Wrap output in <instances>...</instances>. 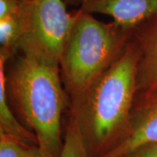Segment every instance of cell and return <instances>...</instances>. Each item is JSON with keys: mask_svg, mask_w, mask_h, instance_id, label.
<instances>
[{"mask_svg": "<svg viewBox=\"0 0 157 157\" xmlns=\"http://www.w3.org/2000/svg\"><path fill=\"white\" fill-rule=\"evenodd\" d=\"M22 0H0V19L21 11Z\"/></svg>", "mask_w": 157, "mask_h": 157, "instance_id": "12", "label": "cell"}, {"mask_svg": "<svg viewBox=\"0 0 157 157\" xmlns=\"http://www.w3.org/2000/svg\"><path fill=\"white\" fill-rule=\"evenodd\" d=\"M0 157H52L38 145H26L0 135Z\"/></svg>", "mask_w": 157, "mask_h": 157, "instance_id": "11", "label": "cell"}, {"mask_svg": "<svg viewBox=\"0 0 157 157\" xmlns=\"http://www.w3.org/2000/svg\"><path fill=\"white\" fill-rule=\"evenodd\" d=\"M64 1H65L66 3H67V2H69V3H72V4H73V3H74V4L80 3V5H81V4L84 2L85 0H64Z\"/></svg>", "mask_w": 157, "mask_h": 157, "instance_id": "14", "label": "cell"}, {"mask_svg": "<svg viewBox=\"0 0 157 157\" xmlns=\"http://www.w3.org/2000/svg\"><path fill=\"white\" fill-rule=\"evenodd\" d=\"M80 8L109 16L118 25L133 30L157 15V0H85Z\"/></svg>", "mask_w": 157, "mask_h": 157, "instance_id": "7", "label": "cell"}, {"mask_svg": "<svg viewBox=\"0 0 157 157\" xmlns=\"http://www.w3.org/2000/svg\"><path fill=\"white\" fill-rule=\"evenodd\" d=\"M6 63L0 58V135L26 145H38L33 132L25 128L11 110L6 87Z\"/></svg>", "mask_w": 157, "mask_h": 157, "instance_id": "8", "label": "cell"}, {"mask_svg": "<svg viewBox=\"0 0 157 157\" xmlns=\"http://www.w3.org/2000/svg\"><path fill=\"white\" fill-rule=\"evenodd\" d=\"M23 32V6L16 14L0 19V58L8 62L18 52Z\"/></svg>", "mask_w": 157, "mask_h": 157, "instance_id": "9", "label": "cell"}, {"mask_svg": "<svg viewBox=\"0 0 157 157\" xmlns=\"http://www.w3.org/2000/svg\"><path fill=\"white\" fill-rule=\"evenodd\" d=\"M154 142H157V90L136 94L126 134L100 157H126Z\"/></svg>", "mask_w": 157, "mask_h": 157, "instance_id": "5", "label": "cell"}, {"mask_svg": "<svg viewBox=\"0 0 157 157\" xmlns=\"http://www.w3.org/2000/svg\"><path fill=\"white\" fill-rule=\"evenodd\" d=\"M11 59V67L6 70V67L9 101L36 135L39 147L59 157L67 94L59 64L22 52Z\"/></svg>", "mask_w": 157, "mask_h": 157, "instance_id": "2", "label": "cell"}, {"mask_svg": "<svg viewBox=\"0 0 157 157\" xmlns=\"http://www.w3.org/2000/svg\"><path fill=\"white\" fill-rule=\"evenodd\" d=\"M133 30L105 23L79 8L62 51L59 69L70 106L78 101L121 56Z\"/></svg>", "mask_w": 157, "mask_h": 157, "instance_id": "3", "label": "cell"}, {"mask_svg": "<svg viewBox=\"0 0 157 157\" xmlns=\"http://www.w3.org/2000/svg\"><path fill=\"white\" fill-rule=\"evenodd\" d=\"M138 48L132 39L112 67L70 106L90 157H100L124 136L137 94Z\"/></svg>", "mask_w": 157, "mask_h": 157, "instance_id": "1", "label": "cell"}, {"mask_svg": "<svg viewBox=\"0 0 157 157\" xmlns=\"http://www.w3.org/2000/svg\"><path fill=\"white\" fill-rule=\"evenodd\" d=\"M22 1H28V0H22Z\"/></svg>", "mask_w": 157, "mask_h": 157, "instance_id": "15", "label": "cell"}, {"mask_svg": "<svg viewBox=\"0 0 157 157\" xmlns=\"http://www.w3.org/2000/svg\"><path fill=\"white\" fill-rule=\"evenodd\" d=\"M138 48L137 94L157 90V15L133 29Z\"/></svg>", "mask_w": 157, "mask_h": 157, "instance_id": "6", "label": "cell"}, {"mask_svg": "<svg viewBox=\"0 0 157 157\" xmlns=\"http://www.w3.org/2000/svg\"><path fill=\"white\" fill-rule=\"evenodd\" d=\"M73 20L64 0L23 1V32L17 52L59 64Z\"/></svg>", "mask_w": 157, "mask_h": 157, "instance_id": "4", "label": "cell"}, {"mask_svg": "<svg viewBox=\"0 0 157 157\" xmlns=\"http://www.w3.org/2000/svg\"><path fill=\"white\" fill-rule=\"evenodd\" d=\"M59 157H90L84 135L77 119L71 112L69 113Z\"/></svg>", "mask_w": 157, "mask_h": 157, "instance_id": "10", "label": "cell"}, {"mask_svg": "<svg viewBox=\"0 0 157 157\" xmlns=\"http://www.w3.org/2000/svg\"><path fill=\"white\" fill-rule=\"evenodd\" d=\"M126 157H157V142L140 147Z\"/></svg>", "mask_w": 157, "mask_h": 157, "instance_id": "13", "label": "cell"}]
</instances>
